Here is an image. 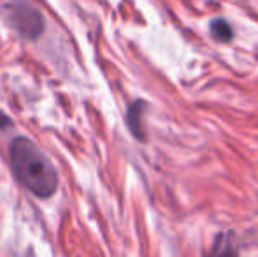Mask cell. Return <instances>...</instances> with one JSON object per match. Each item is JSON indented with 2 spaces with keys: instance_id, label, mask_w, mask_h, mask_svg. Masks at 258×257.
<instances>
[{
  "instance_id": "5b68a950",
  "label": "cell",
  "mask_w": 258,
  "mask_h": 257,
  "mask_svg": "<svg viewBox=\"0 0 258 257\" xmlns=\"http://www.w3.org/2000/svg\"><path fill=\"white\" fill-rule=\"evenodd\" d=\"M11 125H13V120H11V118L7 117V115L4 113L2 110H0V130H4V129L11 127Z\"/></svg>"
},
{
  "instance_id": "277c9868",
  "label": "cell",
  "mask_w": 258,
  "mask_h": 257,
  "mask_svg": "<svg viewBox=\"0 0 258 257\" xmlns=\"http://www.w3.org/2000/svg\"><path fill=\"white\" fill-rule=\"evenodd\" d=\"M209 28H211V35L220 42H228L232 39V35H234L232 27L223 18H214V20L211 21Z\"/></svg>"
},
{
  "instance_id": "6da1fadb",
  "label": "cell",
  "mask_w": 258,
  "mask_h": 257,
  "mask_svg": "<svg viewBox=\"0 0 258 257\" xmlns=\"http://www.w3.org/2000/svg\"><path fill=\"white\" fill-rule=\"evenodd\" d=\"M11 168L16 180L35 197H51L58 187V173L48 155L28 137H16L9 148Z\"/></svg>"
},
{
  "instance_id": "3957f363",
  "label": "cell",
  "mask_w": 258,
  "mask_h": 257,
  "mask_svg": "<svg viewBox=\"0 0 258 257\" xmlns=\"http://www.w3.org/2000/svg\"><path fill=\"white\" fill-rule=\"evenodd\" d=\"M148 108L146 100H136L132 106L126 111V124H128L130 130H132L134 137H137L139 141H144V132H143V124H141V117H143L144 110Z\"/></svg>"
},
{
  "instance_id": "7a4b0ae2",
  "label": "cell",
  "mask_w": 258,
  "mask_h": 257,
  "mask_svg": "<svg viewBox=\"0 0 258 257\" xmlns=\"http://www.w3.org/2000/svg\"><path fill=\"white\" fill-rule=\"evenodd\" d=\"M0 13L7 27L28 41L37 39L44 30V16L30 4H6Z\"/></svg>"
}]
</instances>
